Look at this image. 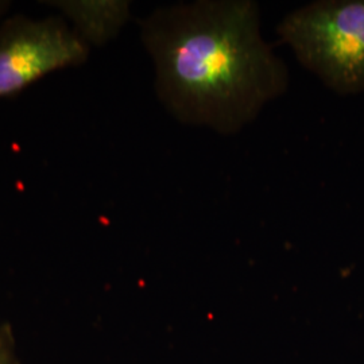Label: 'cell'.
<instances>
[{"label": "cell", "instance_id": "5", "mask_svg": "<svg viewBox=\"0 0 364 364\" xmlns=\"http://www.w3.org/2000/svg\"><path fill=\"white\" fill-rule=\"evenodd\" d=\"M11 9V3L6 1V0H0V22L3 21L4 15L9 13V10Z\"/></svg>", "mask_w": 364, "mask_h": 364}, {"label": "cell", "instance_id": "4", "mask_svg": "<svg viewBox=\"0 0 364 364\" xmlns=\"http://www.w3.org/2000/svg\"><path fill=\"white\" fill-rule=\"evenodd\" d=\"M66 18L68 23L90 46H103L115 38L131 18V3L102 1H45Z\"/></svg>", "mask_w": 364, "mask_h": 364}, {"label": "cell", "instance_id": "6", "mask_svg": "<svg viewBox=\"0 0 364 364\" xmlns=\"http://www.w3.org/2000/svg\"><path fill=\"white\" fill-rule=\"evenodd\" d=\"M0 364H3V362H1V360H0Z\"/></svg>", "mask_w": 364, "mask_h": 364}, {"label": "cell", "instance_id": "2", "mask_svg": "<svg viewBox=\"0 0 364 364\" xmlns=\"http://www.w3.org/2000/svg\"><path fill=\"white\" fill-rule=\"evenodd\" d=\"M278 38L338 95L364 90V0H320L287 14Z\"/></svg>", "mask_w": 364, "mask_h": 364}, {"label": "cell", "instance_id": "3", "mask_svg": "<svg viewBox=\"0 0 364 364\" xmlns=\"http://www.w3.org/2000/svg\"><path fill=\"white\" fill-rule=\"evenodd\" d=\"M91 46L61 16L14 15L0 22V99L42 77L84 64Z\"/></svg>", "mask_w": 364, "mask_h": 364}, {"label": "cell", "instance_id": "1", "mask_svg": "<svg viewBox=\"0 0 364 364\" xmlns=\"http://www.w3.org/2000/svg\"><path fill=\"white\" fill-rule=\"evenodd\" d=\"M156 93L186 126L234 135L287 91V66L263 39L252 0H197L139 22Z\"/></svg>", "mask_w": 364, "mask_h": 364}]
</instances>
